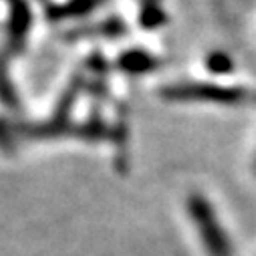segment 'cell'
<instances>
[{
    "label": "cell",
    "mask_w": 256,
    "mask_h": 256,
    "mask_svg": "<svg viewBox=\"0 0 256 256\" xmlns=\"http://www.w3.org/2000/svg\"><path fill=\"white\" fill-rule=\"evenodd\" d=\"M190 214L194 218L198 232L204 240L206 250L210 256H232V244L226 236V232L220 228L210 204L202 198H192L190 200Z\"/></svg>",
    "instance_id": "cell-1"
}]
</instances>
